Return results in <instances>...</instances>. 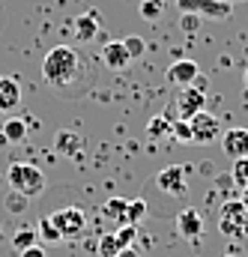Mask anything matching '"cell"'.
I'll return each instance as SVG.
<instances>
[{"mask_svg":"<svg viewBox=\"0 0 248 257\" xmlns=\"http://www.w3.org/2000/svg\"><path fill=\"white\" fill-rule=\"evenodd\" d=\"M54 150H57V153H66V156H78V150H81V138H78L75 132H60L57 141H54Z\"/></svg>","mask_w":248,"mask_h":257,"instance_id":"9a60e30c","label":"cell"},{"mask_svg":"<svg viewBox=\"0 0 248 257\" xmlns=\"http://www.w3.org/2000/svg\"><path fill=\"white\" fill-rule=\"evenodd\" d=\"M117 257H138V251H135V248H123Z\"/></svg>","mask_w":248,"mask_h":257,"instance_id":"4dcf8cb0","label":"cell"},{"mask_svg":"<svg viewBox=\"0 0 248 257\" xmlns=\"http://www.w3.org/2000/svg\"><path fill=\"white\" fill-rule=\"evenodd\" d=\"M123 251L120 248V242H117V233L111 230V233H105L102 239H99V257H117Z\"/></svg>","mask_w":248,"mask_h":257,"instance_id":"7402d4cb","label":"cell"},{"mask_svg":"<svg viewBox=\"0 0 248 257\" xmlns=\"http://www.w3.org/2000/svg\"><path fill=\"white\" fill-rule=\"evenodd\" d=\"M177 9L183 15H200V18H215V21H224L230 15V3L224 0H177Z\"/></svg>","mask_w":248,"mask_h":257,"instance_id":"5b68a950","label":"cell"},{"mask_svg":"<svg viewBox=\"0 0 248 257\" xmlns=\"http://www.w3.org/2000/svg\"><path fill=\"white\" fill-rule=\"evenodd\" d=\"M42 75H45V81H48L51 87H57V90L72 87L75 78L81 75V57H78V51L69 48V45L51 48V51L45 54V60H42Z\"/></svg>","mask_w":248,"mask_h":257,"instance_id":"6da1fadb","label":"cell"},{"mask_svg":"<svg viewBox=\"0 0 248 257\" xmlns=\"http://www.w3.org/2000/svg\"><path fill=\"white\" fill-rule=\"evenodd\" d=\"M224 3H236V0H224Z\"/></svg>","mask_w":248,"mask_h":257,"instance_id":"e575fe53","label":"cell"},{"mask_svg":"<svg viewBox=\"0 0 248 257\" xmlns=\"http://www.w3.org/2000/svg\"><path fill=\"white\" fill-rule=\"evenodd\" d=\"M221 257H236V254H221Z\"/></svg>","mask_w":248,"mask_h":257,"instance_id":"836d02e7","label":"cell"},{"mask_svg":"<svg viewBox=\"0 0 248 257\" xmlns=\"http://www.w3.org/2000/svg\"><path fill=\"white\" fill-rule=\"evenodd\" d=\"M242 206L248 209V189H242Z\"/></svg>","mask_w":248,"mask_h":257,"instance_id":"1f68e13d","label":"cell"},{"mask_svg":"<svg viewBox=\"0 0 248 257\" xmlns=\"http://www.w3.org/2000/svg\"><path fill=\"white\" fill-rule=\"evenodd\" d=\"M177 230H180V236H186V239H194V236H200V230H203V218H200V212H194V209H183L180 215H177Z\"/></svg>","mask_w":248,"mask_h":257,"instance_id":"7c38bea8","label":"cell"},{"mask_svg":"<svg viewBox=\"0 0 248 257\" xmlns=\"http://www.w3.org/2000/svg\"><path fill=\"white\" fill-rule=\"evenodd\" d=\"M12 245H15L18 251H24V248H30V245H39V236H36V230H18V233L12 236Z\"/></svg>","mask_w":248,"mask_h":257,"instance_id":"603a6c76","label":"cell"},{"mask_svg":"<svg viewBox=\"0 0 248 257\" xmlns=\"http://www.w3.org/2000/svg\"><path fill=\"white\" fill-rule=\"evenodd\" d=\"M218 230L227 239H248V209L242 200H227L218 209Z\"/></svg>","mask_w":248,"mask_h":257,"instance_id":"3957f363","label":"cell"},{"mask_svg":"<svg viewBox=\"0 0 248 257\" xmlns=\"http://www.w3.org/2000/svg\"><path fill=\"white\" fill-rule=\"evenodd\" d=\"M203 102H206V96H203V90H197V87H180V96H177V105H174V111L180 114V120H191L197 111H203Z\"/></svg>","mask_w":248,"mask_h":257,"instance_id":"52a82bcc","label":"cell"},{"mask_svg":"<svg viewBox=\"0 0 248 257\" xmlns=\"http://www.w3.org/2000/svg\"><path fill=\"white\" fill-rule=\"evenodd\" d=\"M48 218H51V224L57 227V233H60L63 239H75V236H81L84 227H87V215H84L78 206H63L57 212H51Z\"/></svg>","mask_w":248,"mask_h":257,"instance_id":"277c9868","label":"cell"},{"mask_svg":"<svg viewBox=\"0 0 248 257\" xmlns=\"http://www.w3.org/2000/svg\"><path fill=\"white\" fill-rule=\"evenodd\" d=\"M75 33H78L81 42H93V39L99 36V12H96V9L81 12V15L75 18Z\"/></svg>","mask_w":248,"mask_h":257,"instance_id":"8fae6325","label":"cell"},{"mask_svg":"<svg viewBox=\"0 0 248 257\" xmlns=\"http://www.w3.org/2000/svg\"><path fill=\"white\" fill-rule=\"evenodd\" d=\"M21 257H48L45 254V245H30V248H24Z\"/></svg>","mask_w":248,"mask_h":257,"instance_id":"f546056e","label":"cell"},{"mask_svg":"<svg viewBox=\"0 0 248 257\" xmlns=\"http://www.w3.org/2000/svg\"><path fill=\"white\" fill-rule=\"evenodd\" d=\"M156 186H159V192L165 194H186L188 183H186V168L183 165H171V168H165V171H159L156 174Z\"/></svg>","mask_w":248,"mask_h":257,"instance_id":"ba28073f","label":"cell"},{"mask_svg":"<svg viewBox=\"0 0 248 257\" xmlns=\"http://www.w3.org/2000/svg\"><path fill=\"white\" fill-rule=\"evenodd\" d=\"M36 236L42 239V242H48V245H54V242H60L63 236L57 233V227L51 224V218H42L39 224H36Z\"/></svg>","mask_w":248,"mask_h":257,"instance_id":"ffe728a7","label":"cell"},{"mask_svg":"<svg viewBox=\"0 0 248 257\" xmlns=\"http://www.w3.org/2000/svg\"><path fill=\"white\" fill-rule=\"evenodd\" d=\"M126 51H129V57L135 60V57H144V51H147V45H144V39L141 36H126L123 39Z\"/></svg>","mask_w":248,"mask_h":257,"instance_id":"d4e9b609","label":"cell"},{"mask_svg":"<svg viewBox=\"0 0 248 257\" xmlns=\"http://www.w3.org/2000/svg\"><path fill=\"white\" fill-rule=\"evenodd\" d=\"M165 15V0H144L141 3V18L144 21H159Z\"/></svg>","mask_w":248,"mask_h":257,"instance_id":"d6986e66","label":"cell"},{"mask_svg":"<svg viewBox=\"0 0 248 257\" xmlns=\"http://www.w3.org/2000/svg\"><path fill=\"white\" fill-rule=\"evenodd\" d=\"M21 105V84L15 78H0V111H15Z\"/></svg>","mask_w":248,"mask_h":257,"instance_id":"4fadbf2b","label":"cell"},{"mask_svg":"<svg viewBox=\"0 0 248 257\" xmlns=\"http://www.w3.org/2000/svg\"><path fill=\"white\" fill-rule=\"evenodd\" d=\"M221 150L230 159H245L248 156V128H227L221 132Z\"/></svg>","mask_w":248,"mask_h":257,"instance_id":"9c48e42d","label":"cell"},{"mask_svg":"<svg viewBox=\"0 0 248 257\" xmlns=\"http://www.w3.org/2000/svg\"><path fill=\"white\" fill-rule=\"evenodd\" d=\"M147 218V200H141V197H135V200H129V206H126V224H141Z\"/></svg>","mask_w":248,"mask_h":257,"instance_id":"ac0fdd59","label":"cell"},{"mask_svg":"<svg viewBox=\"0 0 248 257\" xmlns=\"http://www.w3.org/2000/svg\"><path fill=\"white\" fill-rule=\"evenodd\" d=\"M27 200H30V197L12 192L9 197H6V209H9V212H24V209H27Z\"/></svg>","mask_w":248,"mask_h":257,"instance_id":"83f0119b","label":"cell"},{"mask_svg":"<svg viewBox=\"0 0 248 257\" xmlns=\"http://www.w3.org/2000/svg\"><path fill=\"white\" fill-rule=\"evenodd\" d=\"M3 138H6V141H12V144L24 141V138H27V123H24V120H18V117L6 120V123H3Z\"/></svg>","mask_w":248,"mask_h":257,"instance_id":"2e32d148","label":"cell"},{"mask_svg":"<svg viewBox=\"0 0 248 257\" xmlns=\"http://www.w3.org/2000/svg\"><path fill=\"white\" fill-rule=\"evenodd\" d=\"M245 87H248V69H245Z\"/></svg>","mask_w":248,"mask_h":257,"instance_id":"d6a6232c","label":"cell"},{"mask_svg":"<svg viewBox=\"0 0 248 257\" xmlns=\"http://www.w3.org/2000/svg\"><path fill=\"white\" fill-rule=\"evenodd\" d=\"M197 75H200V69H197L194 60H177V63H171V69H168V81H171L174 87H188V84H194Z\"/></svg>","mask_w":248,"mask_h":257,"instance_id":"30bf717a","label":"cell"},{"mask_svg":"<svg viewBox=\"0 0 248 257\" xmlns=\"http://www.w3.org/2000/svg\"><path fill=\"white\" fill-rule=\"evenodd\" d=\"M12 192L24 194V197H36V194L45 192V174L36 168V165H27V162H15L9 165V174H6Z\"/></svg>","mask_w":248,"mask_h":257,"instance_id":"7a4b0ae2","label":"cell"},{"mask_svg":"<svg viewBox=\"0 0 248 257\" xmlns=\"http://www.w3.org/2000/svg\"><path fill=\"white\" fill-rule=\"evenodd\" d=\"M102 63L108 66V69H126V66L132 63L123 39H120V42H108V45L102 48Z\"/></svg>","mask_w":248,"mask_h":257,"instance_id":"5bb4252c","label":"cell"},{"mask_svg":"<svg viewBox=\"0 0 248 257\" xmlns=\"http://www.w3.org/2000/svg\"><path fill=\"white\" fill-rule=\"evenodd\" d=\"M171 128H174L171 117H153V120L147 123V135H150V138H165V135H171Z\"/></svg>","mask_w":248,"mask_h":257,"instance_id":"44dd1931","label":"cell"},{"mask_svg":"<svg viewBox=\"0 0 248 257\" xmlns=\"http://www.w3.org/2000/svg\"><path fill=\"white\" fill-rule=\"evenodd\" d=\"M230 177H233V183H236L239 189H248V156L233 162V174H230Z\"/></svg>","mask_w":248,"mask_h":257,"instance_id":"cb8c5ba5","label":"cell"},{"mask_svg":"<svg viewBox=\"0 0 248 257\" xmlns=\"http://www.w3.org/2000/svg\"><path fill=\"white\" fill-rule=\"evenodd\" d=\"M126 206H129V200H123V197H111V200H105L102 212H105L108 218L120 221V227H123V224H126Z\"/></svg>","mask_w":248,"mask_h":257,"instance_id":"e0dca14e","label":"cell"},{"mask_svg":"<svg viewBox=\"0 0 248 257\" xmlns=\"http://www.w3.org/2000/svg\"><path fill=\"white\" fill-rule=\"evenodd\" d=\"M188 126H191V144H212V141L221 135L218 117L209 114V111H197V114L188 120Z\"/></svg>","mask_w":248,"mask_h":257,"instance_id":"8992f818","label":"cell"},{"mask_svg":"<svg viewBox=\"0 0 248 257\" xmlns=\"http://www.w3.org/2000/svg\"><path fill=\"white\" fill-rule=\"evenodd\" d=\"M200 15H180V27L186 30V33H197L200 30Z\"/></svg>","mask_w":248,"mask_h":257,"instance_id":"f1b7e54d","label":"cell"},{"mask_svg":"<svg viewBox=\"0 0 248 257\" xmlns=\"http://www.w3.org/2000/svg\"><path fill=\"white\" fill-rule=\"evenodd\" d=\"M114 233H117L120 248H132V242H135V236H138V227H135V224H123V227L114 230Z\"/></svg>","mask_w":248,"mask_h":257,"instance_id":"484cf974","label":"cell"},{"mask_svg":"<svg viewBox=\"0 0 248 257\" xmlns=\"http://www.w3.org/2000/svg\"><path fill=\"white\" fill-rule=\"evenodd\" d=\"M171 135H174L180 144H191V126H188L186 120H177L174 128H171Z\"/></svg>","mask_w":248,"mask_h":257,"instance_id":"4316f807","label":"cell"}]
</instances>
